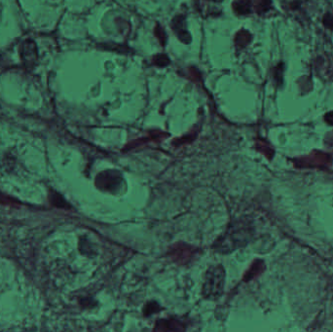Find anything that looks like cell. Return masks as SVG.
<instances>
[{
    "instance_id": "cell-2",
    "label": "cell",
    "mask_w": 333,
    "mask_h": 332,
    "mask_svg": "<svg viewBox=\"0 0 333 332\" xmlns=\"http://www.w3.org/2000/svg\"><path fill=\"white\" fill-rule=\"evenodd\" d=\"M224 281L225 273L223 267L220 265L211 267L206 274V280L203 286L204 296L209 299L219 297L223 292Z\"/></svg>"
},
{
    "instance_id": "cell-1",
    "label": "cell",
    "mask_w": 333,
    "mask_h": 332,
    "mask_svg": "<svg viewBox=\"0 0 333 332\" xmlns=\"http://www.w3.org/2000/svg\"><path fill=\"white\" fill-rule=\"evenodd\" d=\"M251 230L243 222H235L230 224L226 232L219 238L214 248L221 252H231L234 249L246 244L250 238Z\"/></svg>"
},
{
    "instance_id": "cell-3",
    "label": "cell",
    "mask_w": 333,
    "mask_h": 332,
    "mask_svg": "<svg viewBox=\"0 0 333 332\" xmlns=\"http://www.w3.org/2000/svg\"><path fill=\"white\" fill-rule=\"evenodd\" d=\"M325 19H327V20H329V22H325V24H326V26L327 27H329V28H333V16H331L330 14L328 15V16H326V18Z\"/></svg>"
}]
</instances>
